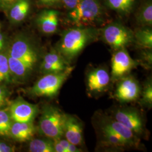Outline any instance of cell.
<instances>
[{
	"label": "cell",
	"mask_w": 152,
	"mask_h": 152,
	"mask_svg": "<svg viewBox=\"0 0 152 152\" xmlns=\"http://www.w3.org/2000/svg\"><path fill=\"white\" fill-rule=\"evenodd\" d=\"M99 31L90 27H78L64 31L56 50L71 64L88 45L98 37Z\"/></svg>",
	"instance_id": "1"
},
{
	"label": "cell",
	"mask_w": 152,
	"mask_h": 152,
	"mask_svg": "<svg viewBox=\"0 0 152 152\" xmlns=\"http://www.w3.org/2000/svg\"><path fill=\"white\" fill-rule=\"evenodd\" d=\"M75 67L69 66L65 70L58 73L44 75L31 87L28 92L33 97L54 98L69 78Z\"/></svg>",
	"instance_id": "2"
},
{
	"label": "cell",
	"mask_w": 152,
	"mask_h": 152,
	"mask_svg": "<svg viewBox=\"0 0 152 152\" xmlns=\"http://www.w3.org/2000/svg\"><path fill=\"white\" fill-rule=\"evenodd\" d=\"M66 114L51 105L44 106L38 121L39 132L51 140L63 137Z\"/></svg>",
	"instance_id": "3"
},
{
	"label": "cell",
	"mask_w": 152,
	"mask_h": 152,
	"mask_svg": "<svg viewBox=\"0 0 152 152\" xmlns=\"http://www.w3.org/2000/svg\"><path fill=\"white\" fill-rule=\"evenodd\" d=\"M103 9L98 0H80L69 11L68 18L78 27H88L100 19Z\"/></svg>",
	"instance_id": "4"
},
{
	"label": "cell",
	"mask_w": 152,
	"mask_h": 152,
	"mask_svg": "<svg viewBox=\"0 0 152 152\" xmlns=\"http://www.w3.org/2000/svg\"><path fill=\"white\" fill-rule=\"evenodd\" d=\"M6 55L20 61L33 72L39 60L37 49L25 37L16 38L12 42Z\"/></svg>",
	"instance_id": "5"
},
{
	"label": "cell",
	"mask_w": 152,
	"mask_h": 152,
	"mask_svg": "<svg viewBox=\"0 0 152 152\" xmlns=\"http://www.w3.org/2000/svg\"><path fill=\"white\" fill-rule=\"evenodd\" d=\"M101 35L104 41L114 50L126 48L134 42V32L120 23L107 25L102 29Z\"/></svg>",
	"instance_id": "6"
},
{
	"label": "cell",
	"mask_w": 152,
	"mask_h": 152,
	"mask_svg": "<svg viewBox=\"0 0 152 152\" xmlns=\"http://www.w3.org/2000/svg\"><path fill=\"white\" fill-rule=\"evenodd\" d=\"M139 65V62L131 57L126 48L114 50L111 59V82H117L129 75Z\"/></svg>",
	"instance_id": "7"
},
{
	"label": "cell",
	"mask_w": 152,
	"mask_h": 152,
	"mask_svg": "<svg viewBox=\"0 0 152 152\" xmlns=\"http://www.w3.org/2000/svg\"><path fill=\"white\" fill-rule=\"evenodd\" d=\"M96 125L110 131L125 140L129 147H137L139 145L140 140L132 131L121 124L117 121L105 114H99L96 117Z\"/></svg>",
	"instance_id": "8"
},
{
	"label": "cell",
	"mask_w": 152,
	"mask_h": 152,
	"mask_svg": "<svg viewBox=\"0 0 152 152\" xmlns=\"http://www.w3.org/2000/svg\"><path fill=\"white\" fill-rule=\"evenodd\" d=\"M114 97L121 103H130L140 98L141 87L134 76L127 75L117 81Z\"/></svg>",
	"instance_id": "9"
},
{
	"label": "cell",
	"mask_w": 152,
	"mask_h": 152,
	"mask_svg": "<svg viewBox=\"0 0 152 152\" xmlns=\"http://www.w3.org/2000/svg\"><path fill=\"white\" fill-rule=\"evenodd\" d=\"M86 80L87 92L91 96L105 92L111 82L110 74L108 69L103 66L93 68L89 70Z\"/></svg>",
	"instance_id": "10"
},
{
	"label": "cell",
	"mask_w": 152,
	"mask_h": 152,
	"mask_svg": "<svg viewBox=\"0 0 152 152\" xmlns=\"http://www.w3.org/2000/svg\"><path fill=\"white\" fill-rule=\"evenodd\" d=\"M111 117L129 129L137 136L144 133L145 126L142 118L140 113L135 109H116L113 112Z\"/></svg>",
	"instance_id": "11"
},
{
	"label": "cell",
	"mask_w": 152,
	"mask_h": 152,
	"mask_svg": "<svg viewBox=\"0 0 152 152\" xmlns=\"http://www.w3.org/2000/svg\"><path fill=\"white\" fill-rule=\"evenodd\" d=\"M9 109L12 120L16 122L33 121L39 113L37 105L30 103L20 97L11 104Z\"/></svg>",
	"instance_id": "12"
},
{
	"label": "cell",
	"mask_w": 152,
	"mask_h": 152,
	"mask_svg": "<svg viewBox=\"0 0 152 152\" xmlns=\"http://www.w3.org/2000/svg\"><path fill=\"white\" fill-rule=\"evenodd\" d=\"M63 137L77 147L83 146V126L81 121L75 115L66 114Z\"/></svg>",
	"instance_id": "13"
},
{
	"label": "cell",
	"mask_w": 152,
	"mask_h": 152,
	"mask_svg": "<svg viewBox=\"0 0 152 152\" xmlns=\"http://www.w3.org/2000/svg\"><path fill=\"white\" fill-rule=\"evenodd\" d=\"M64 57L56 50H52L44 55L39 65V71L43 75L58 73L71 66Z\"/></svg>",
	"instance_id": "14"
},
{
	"label": "cell",
	"mask_w": 152,
	"mask_h": 152,
	"mask_svg": "<svg viewBox=\"0 0 152 152\" xmlns=\"http://www.w3.org/2000/svg\"><path fill=\"white\" fill-rule=\"evenodd\" d=\"M36 127L31 122H16L12 121L10 137L18 142H26L32 139L36 133Z\"/></svg>",
	"instance_id": "15"
},
{
	"label": "cell",
	"mask_w": 152,
	"mask_h": 152,
	"mask_svg": "<svg viewBox=\"0 0 152 152\" xmlns=\"http://www.w3.org/2000/svg\"><path fill=\"white\" fill-rule=\"evenodd\" d=\"M96 127L101 147L114 150H124L125 148H130L126 142L120 136L98 125H96Z\"/></svg>",
	"instance_id": "16"
},
{
	"label": "cell",
	"mask_w": 152,
	"mask_h": 152,
	"mask_svg": "<svg viewBox=\"0 0 152 152\" xmlns=\"http://www.w3.org/2000/svg\"><path fill=\"white\" fill-rule=\"evenodd\" d=\"M59 12L55 10H45L38 16L37 24L39 29L45 34H52L58 27Z\"/></svg>",
	"instance_id": "17"
},
{
	"label": "cell",
	"mask_w": 152,
	"mask_h": 152,
	"mask_svg": "<svg viewBox=\"0 0 152 152\" xmlns=\"http://www.w3.org/2000/svg\"><path fill=\"white\" fill-rule=\"evenodd\" d=\"M29 0H20L9 10V18L11 22L19 23L23 21L30 10Z\"/></svg>",
	"instance_id": "18"
},
{
	"label": "cell",
	"mask_w": 152,
	"mask_h": 152,
	"mask_svg": "<svg viewBox=\"0 0 152 152\" xmlns=\"http://www.w3.org/2000/svg\"><path fill=\"white\" fill-rule=\"evenodd\" d=\"M134 42L143 49H152V31L149 28H142L134 32Z\"/></svg>",
	"instance_id": "19"
},
{
	"label": "cell",
	"mask_w": 152,
	"mask_h": 152,
	"mask_svg": "<svg viewBox=\"0 0 152 152\" xmlns=\"http://www.w3.org/2000/svg\"><path fill=\"white\" fill-rule=\"evenodd\" d=\"M28 150L31 152H55L53 140L46 139H32L29 140Z\"/></svg>",
	"instance_id": "20"
},
{
	"label": "cell",
	"mask_w": 152,
	"mask_h": 152,
	"mask_svg": "<svg viewBox=\"0 0 152 152\" xmlns=\"http://www.w3.org/2000/svg\"><path fill=\"white\" fill-rule=\"evenodd\" d=\"M135 2V0H106L109 7L122 14L130 13L134 8Z\"/></svg>",
	"instance_id": "21"
},
{
	"label": "cell",
	"mask_w": 152,
	"mask_h": 152,
	"mask_svg": "<svg viewBox=\"0 0 152 152\" xmlns=\"http://www.w3.org/2000/svg\"><path fill=\"white\" fill-rule=\"evenodd\" d=\"M137 22L142 26L151 27L152 25V2L149 1L145 3L137 13Z\"/></svg>",
	"instance_id": "22"
},
{
	"label": "cell",
	"mask_w": 152,
	"mask_h": 152,
	"mask_svg": "<svg viewBox=\"0 0 152 152\" xmlns=\"http://www.w3.org/2000/svg\"><path fill=\"white\" fill-rule=\"evenodd\" d=\"M12 120L9 109H0V136L10 137Z\"/></svg>",
	"instance_id": "23"
},
{
	"label": "cell",
	"mask_w": 152,
	"mask_h": 152,
	"mask_svg": "<svg viewBox=\"0 0 152 152\" xmlns=\"http://www.w3.org/2000/svg\"><path fill=\"white\" fill-rule=\"evenodd\" d=\"M12 80L7 55L0 53V84H8Z\"/></svg>",
	"instance_id": "24"
},
{
	"label": "cell",
	"mask_w": 152,
	"mask_h": 152,
	"mask_svg": "<svg viewBox=\"0 0 152 152\" xmlns=\"http://www.w3.org/2000/svg\"><path fill=\"white\" fill-rule=\"evenodd\" d=\"M140 104L142 106L150 109L152 106V81L149 79L145 82L140 94Z\"/></svg>",
	"instance_id": "25"
},
{
	"label": "cell",
	"mask_w": 152,
	"mask_h": 152,
	"mask_svg": "<svg viewBox=\"0 0 152 152\" xmlns=\"http://www.w3.org/2000/svg\"><path fill=\"white\" fill-rule=\"evenodd\" d=\"M144 51L141 54V64L145 68L150 69L152 65V49H144Z\"/></svg>",
	"instance_id": "26"
},
{
	"label": "cell",
	"mask_w": 152,
	"mask_h": 152,
	"mask_svg": "<svg viewBox=\"0 0 152 152\" xmlns=\"http://www.w3.org/2000/svg\"><path fill=\"white\" fill-rule=\"evenodd\" d=\"M8 100L7 91L2 84H0V109L4 108Z\"/></svg>",
	"instance_id": "27"
},
{
	"label": "cell",
	"mask_w": 152,
	"mask_h": 152,
	"mask_svg": "<svg viewBox=\"0 0 152 152\" xmlns=\"http://www.w3.org/2000/svg\"><path fill=\"white\" fill-rule=\"evenodd\" d=\"M20 0H0V9L9 10L12 6Z\"/></svg>",
	"instance_id": "28"
},
{
	"label": "cell",
	"mask_w": 152,
	"mask_h": 152,
	"mask_svg": "<svg viewBox=\"0 0 152 152\" xmlns=\"http://www.w3.org/2000/svg\"><path fill=\"white\" fill-rule=\"evenodd\" d=\"M14 151V147L6 142L0 140V152H12Z\"/></svg>",
	"instance_id": "29"
},
{
	"label": "cell",
	"mask_w": 152,
	"mask_h": 152,
	"mask_svg": "<svg viewBox=\"0 0 152 152\" xmlns=\"http://www.w3.org/2000/svg\"><path fill=\"white\" fill-rule=\"evenodd\" d=\"M79 1L80 0H60V2H61L63 5L69 10L76 7Z\"/></svg>",
	"instance_id": "30"
},
{
	"label": "cell",
	"mask_w": 152,
	"mask_h": 152,
	"mask_svg": "<svg viewBox=\"0 0 152 152\" xmlns=\"http://www.w3.org/2000/svg\"><path fill=\"white\" fill-rule=\"evenodd\" d=\"M60 2V0H38V4L42 6H52Z\"/></svg>",
	"instance_id": "31"
},
{
	"label": "cell",
	"mask_w": 152,
	"mask_h": 152,
	"mask_svg": "<svg viewBox=\"0 0 152 152\" xmlns=\"http://www.w3.org/2000/svg\"><path fill=\"white\" fill-rule=\"evenodd\" d=\"M5 46V37L3 34L0 32V53L4 49Z\"/></svg>",
	"instance_id": "32"
},
{
	"label": "cell",
	"mask_w": 152,
	"mask_h": 152,
	"mask_svg": "<svg viewBox=\"0 0 152 152\" xmlns=\"http://www.w3.org/2000/svg\"><path fill=\"white\" fill-rule=\"evenodd\" d=\"M0 28H1V24H0Z\"/></svg>",
	"instance_id": "33"
}]
</instances>
